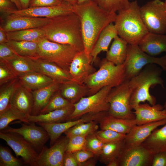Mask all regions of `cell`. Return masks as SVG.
Returning <instances> with one entry per match:
<instances>
[{
	"label": "cell",
	"mask_w": 166,
	"mask_h": 166,
	"mask_svg": "<svg viewBox=\"0 0 166 166\" xmlns=\"http://www.w3.org/2000/svg\"><path fill=\"white\" fill-rule=\"evenodd\" d=\"M118 36L128 44L138 45L149 33L142 19L136 0L130 2L126 8L118 12L114 22Z\"/></svg>",
	"instance_id": "cell-3"
},
{
	"label": "cell",
	"mask_w": 166,
	"mask_h": 166,
	"mask_svg": "<svg viewBox=\"0 0 166 166\" xmlns=\"http://www.w3.org/2000/svg\"><path fill=\"white\" fill-rule=\"evenodd\" d=\"M95 132L86 136V149L93 152L98 159L101 153L104 143L97 137Z\"/></svg>",
	"instance_id": "cell-43"
},
{
	"label": "cell",
	"mask_w": 166,
	"mask_h": 166,
	"mask_svg": "<svg viewBox=\"0 0 166 166\" xmlns=\"http://www.w3.org/2000/svg\"><path fill=\"white\" fill-rule=\"evenodd\" d=\"M14 3L16 5L18 10H21L22 9V7L20 3L19 0H9Z\"/></svg>",
	"instance_id": "cell-56"
},
{
	"label": "cell",
	"mask_w": 166,
	"mask_h": 166,
	"mask_svg": "<svg viewBox=\"0 0 166 166\" xmlns=\"http://www.w3.org/2000/svg\"><path fill=\"white\" fill-rule=\"evenodd\" d=\"M97 121L101 129H110L125 134L137 125L135 119L117 117L110 114L108 112H103Z\"/></svg>",
	"instance_id": "cell-21"
},
{
	"label": "cell",
	"mask_w": 166,
	"mask_h": 166,
	"mask_svg": "<svg viewBox=\"0 0 166 166\" xmlns=\"http://www.w3.org/2000/svg\"><path fill=\"white\" fill-rule=\"evenodd\" d=\"M152 166H166V151L153 155Z\"/></svg>",
	"instance_id": "cell-50"
},
{
	"label": "cell",
	"mask_w": 166,
	"mask_h": 166,
	"mask_svg": "<svg viewBox=\"0 0 166 166\" xmlns=\"http://www.w3.org/2000/svg\"><path fill=\"white\" fill-rule=\"evenodd\" d=\"M164 108L166 109V101L164 103V105H163Z\"/></svg>",
	"instance_id": "cell-59"
},
{
	"label": "cell",
	"mask_w": 166,
	"mask_h": 166,
	"mask_svg": "<svg viewBox=\"0 0 166 166\" xmlns=\"http://www.w3.org/2000/svg\"><path fill=\"white\" fill-rule=\"evenodd\" d=\"M17 54L6 43L0 44V61Z\"/></svg>",
	"instance_id": "cell-49"
},
{
	"label": "cell",
	"mask_w": 166,
	"mask_h": 166,
	"mask_svg": "<svg viewBox=\"0 0 166 166\" xmlns=\"http://www.w3.org/2000/svg\"><path fill=\"white\" fill-rule=\"evenodd\" d=\"M71 104H72L61 95L58 90L53 95L39 114H45L55 110L61 109Z\"/></svg>",
	"instance_id": "cell-39"
},
{
	"label": "cell",
	"mask_w": 166,
	"mask_h": 166,
	"mask_svg": "<svg viewBox=\"0 0 166 166\" xmlns=\"http://www.w3.org/2000/svg\"><path fill=\"white\" fill-rule=\"evenodd\" d=\"M96 136L104 144L124 140L126 134L110 129H101L95 132Z\"/></svg>",
	"instance_id": "cell-42"
},
{
	"label": "cell",
	"mask_w": 166,
	"mask_h": 166,
	"mask_svg": "<svg viewBox=\"0 0 166 166\" xmlns=\"http://www.w3.org/2000/svg\"><path fill=\"white\" fill-rule=\"evenodd\" d=\"M8 40L37 42L45 37L43 30L41 28L6 32Z\"/></svg>",
	"instance_id": "cell-34"
},
{
	"label": "cell",
	"mask_w": 166,
	"mask_h": 166,
	"mask_svg": "<svg viewBox=\"0 0 166 166\" xmlns=\"http://www.w3.org/2000/svg\"><path fill=\"white\" fill-rule=\"evenodd\" d=\"M153 154L142 144L125 147L119 155V166H152Z\"/></svg>",
	"instance_id": "cell-14"
},
{
	"label": "cell",
	"mask_w": 166,
	"mask_h": 166,
	"mask_svg": "<svg viewBox=\"0 0 166 166\" xmlns=\"http://www.w3.org/2000/svg\"><path fill=\"white\" fill-rule=\"evenodd\" d=\"M73 6V12L80 21L84 51L90 57L101 32L108 25L114 22L117 14L104 10L92 0Z\"/></svg>",
	"instance_id": "cell-1"
},
{
	"label": "cell",
	"mask_w": 166,
	"mask_h": 166,
	"mask_svg": "<svg viewBox=\"0 0 166 166\" xmlns=\"http://www.w3.org/2000/svg\"><path fill=\"white\" fill-rule=\"evenodd\" d=\"M18 77L20 84L31 91L44 87L54 82L45 75L36 72H29Z\"/></svg>",
	"instance_id": "cell-30"
},
{
	"label": "cell",
	"mask_w": 166,
	"mask_h": 166,
	"mask_svg": "<svg viewBox=\"0 0 166 166\" xmlns=\"http://www.w3.org/2000/svg\"><path fill=\"white\" fill-rule=\"evenodd\" d=\"M92 120V117L90 115L86 114L76 120L58 123H38L37 124L42 126L48 133L50 140V147L54 144L63 133H64L70 128L78 124L87 122Z\"/></svg>",
	"instance_id": "cell-22"
},
{
	"label": "cell",
	"mask_w": 166,
	"mask_h": 166,
	"mask_svg": "<svg viewBox=\"0 0 166 166\" xmlns=\"http://www.w3.org/2000/svg\"><path fill=\"white\" fill-rule=\"evenodd\" d=\"M119 164L118 158L112 160L108 163L107 166H119Z\"/></svg>",
	"instance_id": "cell-55"
},
{
	"label": "cell",
	"mask_w": 166,
	"mask_h": 166,
	"mask_svg": "<svg viewBox=\"0 0 166 166\" xmlns=\"http://www.w3.org/2000/svg\"><path fill=\"white\" fill-rule=\"evenodd\" d=\"M0 132L19 134L30 143L39 153L49 139L46 130L42 126H36L33 122H30L29 124H22V126L18 128L8 126Z\"/></svg>",
	"instance_id": "cell-13"
},
{
	"label": "cell",
	"mask_w": 166,
	"mask_h": 166,
	"mask_svg": "<svg viewBox=\"0 0 166 166\" xmlns=\"http://www.w3.org/2000/svg\"><path fill=\"white\" fill-rule=\"evenodd\" d=\"M63 2V0H31L29 8L57 6Z\"/></svg>",
	"instance_id": "cell-48"
},
{
	"label": "cell",
	"mask_w": 166,
	"mask_h": 166,
	"mask_svg": "<svg viewBox=\"0 0 166 166\" xmlns=\"http://www.w3.org/2000/svg\"><path fill=\"white\" fill-rule=\"evenodd\" d=\"M27 115L13 106L10 104L2 113H0V130H3L12 121H19L29 124L30 122L27 119Z\"/></svg>",
	"instance_id": "cell-36"
},
{
	"label": "cell",
	"mask_w": 166,
	"mask_h": 166,
	"mask_svg": "<svg viewBox=\"0 0 166 166\" xmlns=\"http://www.w3.org/2000/svg\"><path fill=\"white\" fill-rule=\"evenodd\" d=\"M1 19L0 26L6 32L40 28L48 24L51 18H38L12 14Z\"/></svg>",
	"instance_id": "cell-15"
},
{
	"label": "cell",
	"mask_w": 166,
	"mask_h": 166,
	"mask_svg": "<svg viewBox=\"0 0 166 166\" xmlns=\"http://www.w3.org/2000/svg\"><path fill=\"white\" fill-rule=\"evenodd\" d=\"M73 153L78 166H81L82 164L89 159L96 157L93 152L87 149H82Z\"/></svg>",
	"instance_id": "cell-47"
},
{
	"label": "cell",
	"mask_w": 166,
	"mask_h": 166,
	"mask_svg": "<svg viewBox=\"0 0 166 166\" xmlns=\"http://www.w3.org/2000/svg\"><path fill=\"white\" fill-rule=\"evenodd\" d=\"M118 36L117 29L113 23L109 24L102 30L90 54L92 64L97 60V56L100 53L108 51L111 41Z\"/></svg>",
	"instance_id": "cell-28"
},
{
	"label": "cell",
	"mask_w": 166,
	"mask_h": 166,
	"mask_svg": "<svg viewBox=\"0 0 166 166\" xmlns=\"http://www.w3.org/2000/svg\"><path fill=\"white\" fill-rule=\"evenodd\" d=\"M31 58L34 62L38 72L49 77L54 82L61 84L73 80L69 72L56 64L39 57Z\"/></svg>",
	"instance_id": "cell-20"
},
{
	"label": "cell",
	"mask_w": 166,
	"mask_h": 166,
	"mask_svg": "<svg viewBox=\"0 0 166 166\" xmlns=\"http://www.w3.org/2000/svg\"><path fill=\"white\" fill-rule=\"evenodd\" d=\"M98 122L94 121L78 124L70 128L64 134L69 138L77 136H87L98 130L99 126Z\"/></svg>",
	"instance_id": "cell-38"
},
{
	"label": "cell",
	"mask_w": 166,
	"mask_h": 166,
	"mask_svg": "<svg viewBox=\"0 0 166 166\" xmlns=\"http://www.w3.org/2000/svg\"><path fill=\"white\" fill-rule=\"evenodd\" d=\"M125 147L124 140L104 144L101 153L98 158L101 163L106 166L113 159L118 158Z\"/></svg>",
	"instance_id": "cell-35"
},
{
	"label": "cell",
	"mask_w": 166,
	"mask_h": 166,
	"mask_svg": "<svg viewBox=\"0 0 166 166\" xmlns=\"http://www.w3.org/2000/svg\"><path fill=\"white\" fill-rule=\"evenodd\" d=\"M164 2L165 8H166V0H165V1H164Z\"/></svg>",
	"instance_id": "cell-60"
},
{
	"label": "cell",
	"mask_w": 166,
	"mask_h": 166,
	"mask_svg": "<svg viewBox=\"0 0 166 166\" xmlns=\"http://www.w3.org/2000/svg\"><path fill=\"white\" fill-rule=\"evenodd\" d=\"M74 109L73 104H71L64 108L55 110L48 113L36 116L27 115L30 122L55 123L69 121L70 116Z\"/></svg>",
	"instance_id": "cell-24"
},
{
	"label": "cell",
	"mask_w": 166,
	"mask_h": 166,
	"mask_svg": "<svg viewBox=\"0 0 166 166\" xmlns=\"http://www.w3.org/2000/svg\"><path fill=\"white\" fill-rule=\"evenodd\" d=\"M0 138L6 142L17 156L21 157L24 164L32 166L39 153L22 136L16 133L0 132Z\"/></svg>",
	"instance_id": "cell-12"
},
{
	"label": "cell",
	"mask_w": 166,
	"mask_h": 166,
	"mask_svg": "<svg viewBox=\"0 0 166 166\" xmlns=\"http://www.w3.org/2000/svg\"><path fill=\"white\" fill-rule=\"evenodd\" d=\"M142 144L153 155L166 151V124L161 128L154 130Z\"/></svg>",
	"instance_id": "cell-32"
},
{
	"label": "cell",
	"mask_w": 166,
	"mask_h": 166,
	"mask_svg": "<svg viewBox=\"0 0 166 166\" xmlns=\"http://www.w3.org/2000/svg\"><path fill=\"white\" fill-rule=\"evenodd\" d=\"M151 64H157L166 71V55L155 57L144 52L138 45L128 44L127 56L123 64L127 80L137 75L144 66Z\"/></svg>",
	"instance_id": "cell-7"
},
{
	"label": "cell",
	"mask_w": 166,
	"mask_h": 166,
	"mask_svg": "<svg viewBox=\"0 0 166 166\" xmlns=\"http://www.w3.org/2000/svg\"><path fill=\"white\" fill-rule=\"evenodd\" d=\"M17 77L3 62L0 61V86Z\"/></svg>",
	"instance_id": "cell-45"
},
{
	"label": "cell",
	"mask_w": 166,
	"mask_h": 166,
	"mask_svg": "<svg viewBox=\"0 0 166 166\" xmlns=\"http://www.w3.org/2000/svg\"><path fill=\"white\" fill-rule=\"evenodd\" d=\"M112 88L109 86L104 87L95 93L83 97L74 104V109L69 121L77 119L87 113L108 112L110 105L108 97Z\"/></svg>",
	"instance_id": "cell-9"
},
{
	"label": "cell",
	"mask_w": 166,
	"mask_h": 166,
	"mask_svg": "<svg viewBox=\"0 0 166 166\" xmlns=\"http://www.w3.org/2000/svg\"><path fill=\"white\" fill-rule=\"evenodd\" d=\"M87 0H77V4H81L84 3Z\"/></svg>",
	"instance_id": "cell-58"
},
{
	"label": "cell",
	"mask_w": 166,
	"mask_h": 166,
	"mask_svg": "<svg viewBox=\"0 0 166 166\" xmlns=\"http://www.w3.org/2000/svg\"><path fill=\"white\" fill-rule=\"evenodd\" d=\"M69 140L60 136L49 148L44 146L32 166H63Z\"/></svg>",
	"instance_id": "cell-11"
},
{
	"label": "cell",
	"mask_w": 166,
	"mask_h": 166,
	"mask_svg": "<svg viewBox=\"0 0 166 166\" xmlns=\"http://www.w3.org/2000/svg\"><path fill=\"white\" fill-rule=\"evenodd\" d=\"M63 166H78L73 153L66 152L63 159Z\"/></svg>",
	"instance_id": "cell-51"
},
{
	"label": "cell",
	"mask_w": 166,
	"mask_h": 166,
	"mask_svg": "<svg viewBox=\"0 0 166 166\" xmlns=\"http://www.w3.org/2000/svg\"><path fill=\"white\" fill-rule=\"evenodd\" d=\"M6 43L17 55L30 57L39 56V47L37 42L8 40Z\"/></svg>",
	"instance_id": "cell-33"
},
{
	"label": "cell",
	"mask_w": 166,
	"mask_h": 166,
	"mask_svg": "<svg viewBox=\"0 0 166 166\" xmlns=\"http://www.w3.org/2000/svg\"><path fill=\"white\" fill-rule=\"evenodd\" d=\"M59 91L65 98L73 104L89 94V89L85 85L73 80L61 84Z\"/></svg>",
	"instance_id": "cell-29"
},
{
	"label": "cell",
	"mask_w": 166,
	"mask_h": 166,
	"mask_svg": "<svg viewBox=\"0 0 166 166\" xmlns=\"http://www.w3.org/2000/svg\"><path fill=\"white\" fill-rule=\"evenodd\" d=\"M92 0L104 10L115 13L127 8L130 2L129 0Z\"/></svg>",
	"instance_id": "cell-40"
},
{
	"label": "cell",
	"mask_w": 166,
	"mask_h": 166,
	"mask_svg": "<svg viewBox=\"0 0 166 166\" xmlns=\"http://www.w3.org/2000/svg\"><path fill=\"white\" fill-rule=\"evenodd\" d=\"M31 0H19L22 6V9H26L29 7Z\"/></svg>",
	"instance_id": "cell-54"
},
{
	"label": "cell",
	"mask_w": 166,
	"mask_h": 166,
	"mask_svg": "<svg viewBox=\"0 0 166 166\" xmlns=\"http://www.w3.org/2000/svg\"><path fill=\"white\" fill-rule=\"evenodd\" d=\"M20 84L19 79L17 77L0 86V113L10 105L12 96Z\"/></svg>",
	"instance_id": "cell-37"
},
{
	"label": "cell",
	"mask_w": 166,
	"mask_h": 166,
	"mask_svg": "<svg viewBox=\"0 0 166 166\" xmlns=\"http://www.w3.org/2000/svg\"><path fill=\"white\" fill-rule=\"evenodd\" d=\"M131 94L129 80H126L120 85L113 88L108 97L110 105L109 113L117 117L135 119V115L130 105Z\"/></svg>",
	"instance_id": "cell-8"
},
{
	"label": "cell",
	"mask_w": 166,
	"mask_h": 166,
	"mask_svg": "<svg viewBox=\"0 0 166 166\" xmlns=\"http://www.w3.org/2000/svg\"><path fill=\"white\" fill-rule=\"evenodd\" d=\"M86 136H77L69 138L66 152L73 153L86 149Z\"/></svg>",
	"instance_id": "cell-44"
},
{
	"label": "cell",
	"mask_w": 166,
	"mask_h": 166,
	"mask_svg": "<svg viewBox=\"0 0 166 166\" xmlns=\"http://www.w3.org/2000/svg\"><path fill=\"white\" fill-rule=\"evenodd\" d=\"M96 157L92 158L82 164L81 166H94L97 162Z\"/></svg>",
	"instance_id": "cell-53"
},
{
	"label": "cell",
	"mask_w": 166,
	"mask_h": 166,
	"mask_svg": "<svg viewBox=\"0 0 166 166\" xmlns=\"http://www.w3.org/2000/svg\"><path fill=\"white\" fill-rule=\"evenodd\" d=\"M8 41L6 32L1 27H0V44L6 43Z\"/></svg>",
	"instance_id": "cell-52"
},
{
	"label": "cell",
	"mask_w": 166,
	"mask_h": 166,
	"mask_svg": "<svg viewBox=\"0 0 166 166\" xmlns=\"http://www.w3.org/2000/svg\"><path fill=\"white\" fill-rule=\"evenodd\" d=\"M73 12V6L65 2L55 6L28 8L14 11L15 15L52 18L59 15Z\"/></svg>",
	"instance_id": "cell-17"
},
{
	"label": "cell",
	"mask_w": 166,
	"mask_h": 166,
	"mask_svg": "<svg viewBox=\"0 0 166 166\" xmlns=\"http://www.w3.org/2000/svg\"><path fill=\"white\" fill-rule=\"evenodd\" d=\"M0 61L3 62L18 77L29 72H38L34 62L31 57L15 54Z\"/></svg>",
	"instance_id": "cell-26"
},
{
	"label": "cell",
	"mask_w": 166,
	"mask_h": 166,
	"mask_svg": "<svg viewBox=\"0 0 166 166\" xmlns=\"http://www.w3.org/2000/svg\"><path fill=\"white\" fill-rule=\"evenodd\" d=\"M63 1L72 6H74L77 3V0H63Z\"/></svg>",
	"instance_id": "cell-57"
},
{
	"label": "cell",
	"mask_w": 166,
	"mask_h": 166,
	"mask_svg": "<svg viewBox=\"0 0 166 166\" xmlns=\"http://www.w3.org/2000/svg\"><path fill=\"white\" fill-rule=\"evenodd\" d=\"M21 160L14 157L8 148L0 146V166H22Z\"/></svg>",
	"instance_id": "cell-41"
},
{
	"label": "cell",
	"mask_w": 166,
	"mask_h": 166,
	"mask_svg": "<svg viewBox=\"0 0 166 166\" xmlns=\"http://www.w3.org/2000/svg\"><path fill=\"white\" fill-rule=\"evenodd\" d=\"M61 84L54 82L47 86L31 91L34 105L31 115L36 116L40 114L53 95L59 90Z\"/></svg>",
	"instance_id": "cell-25"
},
{
	"label": "cell",
	"mask_w": 166,
	"mask_h": 166,
	"mask_svg": "<svg viewBox=\"0 0 166 166\" xmlns=\"http://www.w3.org/2000/svg\"><path fill=\"white\" fill-rule=\"evenodd\" d=\"M146 66L137 75L129 80L131 91L130 105L132 109L141 102L146 101L151 105L156 104V99L149 92L152 86L160 85L165 89L161 77L163 69L154 64Z\"/></svg>",
	"instance_id": "cell-4"
},
{
	"label": "cell",
	"mask_w": 166,
	"mask_h": 166,
	"mask_svg": "<svg viewBox=\"0 0 166 166\" xmlns=\"http://www.w3.org/2000/svg\"><path fill=\"white\" fill-rule=\"evenodd\" d=\"M41 28L48 40L69 45L78 52L84 50L80 21L74 12L51 18Z\"/></svg>",
	"instance_id": "cell-2"
},
{
	"label": "cell",
	"mask_w": 166,
	"mask_h": 166,
	"mask_svg": "<svg viewBox=\"0 0 166 166\" xmlns=\"http://www.w3.org/2000/svg\"><path fill=\"white\" fill-rule=\"evenodd\" d=\"M18 10L15 4L9 0H0L1 19L12 14Z\"/></svg>",
	"instance_id": "cell-46"
},
{
	"label": "cell",
	"mask_w": 166,
	"mask_h": 166,
	"mask_svg": "<svg viewBox=\"0 0 166 166\" xmlns=\"http://www.w3.org/2000/svg\"><path fill=\"white\" fill-rule=\"evenodd\" d=\"M143 21L149 32L166 34V10L164 2L153 0L140 7Z\"/></svg>",
	"instance_id": "cell-10"
},
{
	"label": "cell",
	"mask_w": 166,
	"mask_h": 166,
	"mask_svg": "<svg viewBox=\"0 0 166 166\" xmlns=\"http://www.w3.org/2000/svg\"><path fill=\"white\" fill-rule=\"evenodd\" d=\"M10 104L27 115H31L34 105L32 91L20 83L12 96Z\"/></svg>",
	"instance_id": "cell-27"
},
{
	"label": "cell",
	"mask_w": 166,
	"mask_h": 166,
	"mask_svg": "<svg viewBox=\"0 0 166 166\" xmlns=\"http://www.w3.org/2000/svg\"><path fill=\"white\" fill-rule=\"evenodd\" d=\"M128 43L118 36L113 39L106 58L116 65L123 64L127 56Z\"/></svg>",
	"instance_id": "cell-31"
},
{
	"label": "cell",
	"mask_w": 166,
	"mask_h": 166,
	"mask_svg": "<svg viewBox=\"0 0 166 166\" xmlns=\"http://www.w3.org/2000/svg\"><path fill=\"white\" fill-rule=\"evenodd\" d=\"M138 45L144 52L155 57L166 52V35L149 32Z\"/></svg>",
	"instance_id": "cell-23"
},
{
	"label": "cell",
	"mask_w": 166,
	"mask_h": 166,
	"mask_svg": "<svg viewBox=\"0 0 166 166\" xmlns=\"http://www.w3.org/2000/svg\"><path fill=\"white\" fill-rule=\"evenodd\" d=\"M133 109L138 125L166 119V109L159 104L151 105L140 103Z\"/></svg>",
	"instance_id": "cell-18"
},
{
	"label": "cell",
	"mask_w": 166,
	"mask_h": 166,
	"mask_svg": "<svg viewBox=\"0 0 166 166\" xmlns=\"http://www.w3.org/2000/svg\"><path fill=\"white\" fill-rule=\"evenodd\" d=\"M38 42V57L54 63L69 72L70 65L78 51L69 45L53 42L45 37Z\"/></svg>",
	"instance_id": "cell-6"
},
{
	"label": "cell",
	"mask_w": 166,
	"mask_h": 166,
	"mask_svg": "<svg viewBox=\"0 0 166 166\" xmlns=\"http://www.w3.org/2000/svg\"><path fill=\"white\" fill-rule=\"evenodd\" d=\"M166 124V119L142 125H136L126 134L125 145L134 147L141 145L152 132L158 127Z\"/></svg>",
	"instance_id": "cell-19"
},
{
	"label": "cell",
	"mask_w": 166,
	"mask_h": 166,
	"mask_svg": "<svg viewBox=\"0 0 166 166\" xmlns=\"http://www.w3.org/2000/svg\"><path fill=\"white\" fill-rule=\"evenodd\" d=\"M92 65L91 57L88 56L84 50L78 52L69 67V72L72 80L84 84L86 79L96 71Z\"/></svg>",
	"instance_id": "cell-16"
},
{
	"label": "cell",
	"mask_w": 166,
	"mask_h": 166,
	"mask_svg": "<svg viewBox=\"0 0 166 166\" xmlns=\"http://www.w3.org/2000/svg\"><path fill=\"white\" fill-rule=\"evenodd\" d=\"M100 63L99 69L84 82L89 89L88 96L95 93L104 87H116L127 80L124 64L116 65L106 58L103 59Z\"/></svg>",
	"instance_id": "cell-5"
}]
</instances>
